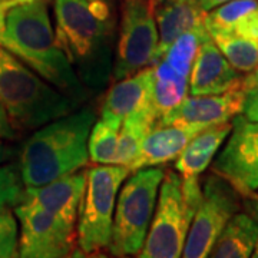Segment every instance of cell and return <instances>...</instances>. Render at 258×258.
Instances as JSON below:
<instances>
[{
	"label": "cell",
	"mask_w": 258,
	"mask_h": 258,
	"mask_svg": "<svg viewBox=\"0 0 258 258\" xmlns=\"http://www.w3.org/2000/svg\"><path fill=\"white\" fill-rule=\"evenodd\" d=\"M227 2H231V0H198V3L203 8L204 12H210V10L215 9V8L221 6Z\"/></svg>",
	"instance_id": "33"
},
{
	"label": "cell",
	"mask_w": 258,
	"mask_h": 258,
	"mask_svg": "<svg viewBox=\"0 0 258 258\" xmlns=\"http://www.w3.org/2000/svg\"><path fill=\"white\" fill-rule=\"evenodd\" d=\"M154 69L148 66L137 74L113 82L103 98L101 118L113 125H122V120L134 112L154 106Z\"/></svg>",
	"instance_id": "14"
},
{
	"label": "cell",
	"mask_w": 258,
	"mask_h": 258,
	"mask_svg": "<svg viewBox=\"0 0 258 258\" xmlns=\"http://www.w3.org/2000/svg\"><path fill=\"white\" fill-rule=\"evenodd\" d=\"M249 258H258V238L255 241V245H254V249H252V252H251V257Z\"/></svg>",
	"instance_id": "36"
},
{
	"label": "cell",
	"mask_w": 258,
	"mask_h": 258,
	"mask_svg": "<svg viewBox=\"0 0 258 258\" xmlns=\"http://www.w3.org/2000/svg\"><path fill=\"white\" fill-rule=\"evenodd\" d=\"M26 185L22 179L18 162L0 165V212L13 211L23 203Z\"/></svg>",
	"instance_id": "26"
},
{
	"label": "cell",
	"mask_w": 258,
	"mask_h": 258,
	"mask_svg": "<svg viewBox=\"0 0 258 258\" xmlns=\"http://www.w3.org/2000/svg\"><path fill=\"white\" fill-rule=\"evenodd\" d=\"M13 211L19 221L15 258H63L76 248V224L26 204Z\"/></svg>",
	"instance_id": "10"
},
{
	"label": "cell",
	"mask_w": 258,
	"mask_h": 258,
	"mask_svg": "<svg viewBox=\"0 0 258 258\" xmlns=\"http://www.w3.org/2000/svg\"><path fill=\"white\" fill-rule=\"evenodd\" d=\"M19 221L13 211L0 212V258H15L18 251Z\"/></svg>",
	"instance_id": "27"
},
{
	"label": "cell",
	"mask_w": 258,
	"mask_h": 258,
	"mask_svg": "<svg viewBox=\"0 0 258 258\" xmlns=\"http://www.w3.org/2000/svg\"><path fill=\"white\" fill-rule=\"evenodd\" d=\"M241 197L221 176L211 172L201 185V201L194 214L181 258H207L231 218L240 212Z\"/></svg>",
	"instance_id": "9"
},
{
	"label": "cell",
	"mask_w": 258,
	"mask_h": 258,
	"mask_svg": "<svg viewBox=\"0 0 258 258\" xmlns=\"http://www.w3.org/2000/svg\"><path fill=\"white\" fill-rule=\"evenodd\" d=\"M201 131V128L155 123L144 139L138 157L129 165V172L175 161L186 144Z\"/></svg>",
	"instance_id": "17"
},
{
	"label": "cell",
	"mask_w": 258,
	"mask_h": 258,
	"mask_svg": "<svg viewBox=\"0 0 258 258\" xmlns=\"http://www.w3.org/2000/svg\"><path fill=\"white\" fill-rule=\"evenodd\" d=\"M0 103L20 137L82 106L2 46Z\"/></svg>",
	"instance_id": "4"
},
{
	"label": "cell",
	"mask_w": 258,
	"mask_h": 258,
	"mask_svg": "<svg viewBox=\"0 0 258 258\" xmlns=\"http://www.w3.org/2000/svg\"><path fill=\"white\" fill-rule=\"evenodd\" d=\"M158 28L154 0H123L111 79L118 82L138 71L154 66Z\"/></svg>",
	"instance_id": "8"
},
{
	"label": "cell",
	"mask_w": 258,
	"mask_h": 258,
	"mask_svg": "<svg viewBox=\"0 0 258 258\" xmlns=\"http://www.w3.org/2000/svg\"><path fill=\"white\" fill-rule=\"evenodd\" d=\"M19 137L20 135L16 132V129L13 128L8 112L3 108V105L0 103V138L10 141V142H15V141H18Z\"/></svg>",
	"instance_id": "29"
},
{
	"label": "cell",
	"mask_w": 258,
	"mask_h": 258,
	"mask_svg": "<svg viewBox=\"0 0 258 258\" xmlns=\"http://www.w3.org/2000/svg\"><path fill=\"white\" fill-rule=\"evenodd\" d=\"M120 258H135L134 255H126V257H120Z\"/></svg>",
	"instance_id": "37"
},
{
	"label": "cell",
	"mask_w": 258,
	"mask_h": 258,
	"mask_svg": "<svg viewBox=\"0 0 258 258\" xmlns=\"http://www.w3.org/2000/svg\"><path fill=\"white\" fill-rule=\"evenodd\" d=\"M241 115L247 120L258 122V88L247 92Z\"/></svg>",
	"instance_id": "28"
},
{
	"label": "cell",
	"mask_w": 258,
	"mask_h": 258,
	"mask_svg": "<svg viewBox=\"0 0 258 258\" xmlns=\"http://www.w3.org/2000/svg\"><path fill=\"white\" fill-rule=\"evenodd\" d=\"M154 69V109L158 119L176 106L188 93V76L178 74L164 59L152 66Z\"/></svg>",
	"instance_id": "22"
},
{
	"label": "cell",
	"mask_w": 258,
	"mask_h": 258,
	"mask_svg": "<svg viewBox=\"0 0 258 258\" xmlns=\"http://www.w3.org/2000/svg\"><path fill=\"white\" fill-rule=\"evenodd\" d=\"M225 145L212 161V172L221 176L241 198L258 189V122L242 115L231 119Z\"/></svg>",
	"instance_id": "11"
},
{
	"label": "cell",
	"mask_w": 258,
	"mask_h": 258,
	"mask_svg": "<svg viewBox=\"0 0 258 258\" xmlns=\"http://www.w3.org/2000/svg\"><path fill=\"white\" fill-rule=\"evenodd\" d=\"M224 57L240 74L247 75L258 63V40L237 36L232 33H210Z\"/></svg>",
	"instance_id": "23"
},
{
	"label": "cell",
	"mask_w": 258,
	"mask_h": 258,
	"mask_svg": "<svg viewBox=\"0 0 258 258\" xmlns=\"http://www.w3.org/2000/svg\"><path fill=\"white\" fill-rule=\"evenodd\" d=\"M119 128L102 118L93 123L88 138V154L92 164L115 165Z\"/></svg>",
	"instance_id": "24"
},
{
	"label": "cell",
	"mask_w": 258,
	"mask_h": 258,
	"mask_svg": "<svg viewBox=\"0 0 258 258\" xmlns=\"http://www.w3.org/2000/svg\"><path fill=\"white\" fill-rule=\"evenodd\" d=\"M231 120L203 129L194 137L175 159V171L181 178H200L211 165L221 145L230 135Z\"/></svg>",
	"instance_id": "18"
},
{
	"label": "cell",
	"mask_w": 258,
	"mask_h": 258,
	"mask_svg": "<svg viewBox=\"0 0 258 258\" xmlns=\"http://www.w3.org/2000/svg\"><path fill=\"white\" fill-rule=\"evenodd\" d=\"M242 79L244 75L231 66L211 36L205 37L188 75L189 95L204 96L230 92L241 88Z\"/></svg>",
	"instance_id": "13"
},
{
	"label": "cell",
	"mask_w": 258,
	"mask_h": 258,
	"mask_svg": "<svg viewBox=\"0 0 258 258\" xmlns=\"http://www.w3.org/2000/svg\"><path fill=\"white\" fill-rule=\"evenodd\" d=\"M88 258H109L103 251H96L92 254H88Z\"/></svg>",
	"instance_id": "35"
},
{
	"label": "cell",
	"mask_w": 258,
	"mask_h": 258,
	"mask_svg": "<svg viewBox=\"0 0 258 258\" xmlns=\"http://www.w3.org/2000/svg\"><path fill=\"white\" fill-rule=\"evenodd\" d=\"M57 45L88 95L111 81L115 55V19L108 2L55 0Z\"/></svg>",
	"instance_id": "2"
},
{
	"label": "cell",
	"mask_w": 258,
	"mask_h": 258,
	"mask_svg": "<svg viewBox=\"0 0 258 258\" xmlns=\"http://www.w3.org/2000/svg\"><path fill=\"white\" fill-rule=\"evenodd\" d=\"M95 122L93 109L81 108L33 131L18 152L26 188L46 185L88 165V138Z\"/></svg>",
	"instance_id": "3"
},
{
	"label": "cell",
	"mask_w": 258,
	"mask_h": 258,
	"mask_svg": "<svg viewBox=\"0 0 258 258\" xmlns=\"http://www.w3.org/2000/svg\"><path fill=\"white\" fill-rule=\"evenodd\" d=\"M208 36L210 33L207 32L205 26L189 30L184 35H181L168 47L162 59L166 63L171 64L178 74L188 76L195 60V56L198 53V49L201 46L204 39Z\"/></svg>",
	"instance_id": "25"
},
{
	"label": "cell",
	"mask_w": 258,
	"mask_h": 258,
	"mask_svg": "<svg viewBox=\"0 0 258 258\" xmlns=\"http://www.w3.org/2000/svg\"><path fill=\"white\" fill-rule=\"evenodd\" d=\"M85 186V172L82 169L57 178L36 188H26L22 204L50 212L68 222L76 224L79 203Z\"/></svg>",
	"instance_id": "15"
},
{
	"label": "cell",
	"mask_w": 258,
	"mask_h": 258,
	"mask_svg": "<svg viewBox=\"0 0 258 258\" xmlns=\"http://www.w3.org/2000/svg\"><path fill=\"white\" fill-rule=\"evenodd\" d=\"M16 155H18V152L13 148L12 142L0 138V165L2 164H6V162H10Z\"/></svg>",
	"instance_id": "31"
},
{
	"label": "cell",
	"mask_w": 258,
	"mask_h": 258,
	"mask_svg": "<svg viewBox=\"0 0 258 258\" xmlns=\"http://www.w3.org/2000/svg\"><path fill=\"white\" fill-rule=\"evenodd\" d=\"M198 205L200 201L185 198L181 175L175 171H165L155 212L138 258H181Z\"/></svg>",
	"instance_id": "7"
},
{
	"label": "cell",
	"mask_w": 258,
	"mask_h": 258,
	"mask_svg": "<svg viewBox=\"0 0 258 258\" xmlns=\"http://www.w3.org/2000/svg\"><path fill=\"white\" fill-rule=\"evenodd\" d=\"M0 46L83 105L89 95L57 45L47 0H0Z\"/></svg>",
	"instance_id": "1"
},
{
	"label": "cell",
	"mask_w": 258,
	"mask_h": 258,
	"mask_svg": "<svg viewBox=\"0 0 258 258\" xmlns=\"http://www.w3.org/2000/svg\"><path fill=\"white\" fill-rule=\"evenodd\" d=\"M258 238V225L237 212L224 228L207 258H249Z\"/></svg>",
	"instance_id": "20"
},
{
	"label": "cell",
	"mask_w": 258,
	"mask_h": 258,
	"mask_svg": "<svg viewBox=\"0 0 258 258\" xmlns=\"http://www.w3.org/2000/svg\"><path fill=\"white\" fill-rule=\"evenodd\" d=\"M129 174L128 168L122 165H93L85 171L76 218V240L85 254L109 247L116 198Z\"/></svg>",
	"instance_id": "6"
},
{
	"label": "cell",
	"mask_w": 258,
	"mask_h": 258,
	"mask_svg": "<svg viewBox=\"0 0 258 258\" xmlns=\"http://www.w3.org/2000/svg\"><path fill=\"white\" fill-rule=\"evenodd\" d=\"M247 92L238 88L221 95L185 96L172 109L165 112L157 123L205 129L212 125L230 122L240 115Z\"/></svg>",
	"instance_id": "12"
},
{
	"label": "cell",
	"mask_w": 258,
	"mask_h": 258,
	"mask_svg": "<svg viewBox=\"0 0 258 258\" xmlns=\"http://www.w3.org/2000/svg\"><path fill=\"white\" fill-rule=\"evenodd\" d=\"M158 116L154 106L134 112L122 120L118 134V149L115 165L129 168V165L138 157L139 149L149 131L157 123Z\"/></svg>",
	"instance_id": "21"
},
{
	"label": "cell",
	"mask_w": 258,
	"mask_h": 258,
	"mask_svg": "<svg viewBox=\"0 0 258 258\" xmlns=\"http://www.w3.org/2000/svg\"><path fill=\"white\" fill-rule=\"evenodd\" d=\"M241 208L258 225V189L241 198Z\"/></svg>",
	"instance_id": "30"
},
{
	"label": "cell",
	"mask_w": 258,
	"mask_h": 258,
	"mask_svg": "<svg viewBox=\"0 0 258 258\" xmlns=\"http://www.w3.org/2000/svg\"><path fill=\"white\" fill-rule=\"evenodd\" d=\"M205 15L207 12H204L198 0H154V16L158 28L155 63L181 35L205 26Z\"/></svg>",
	"instance_id": "16"
},
{
	"label": "cell",
	"mask_w": 258,
	"mask_h": 258,
	"mask_svg": "<svg viewBox=\"0 0 258 258\" xmlns=\"http://www.w3.org/2000/svg\"><path fill=\"white\" fill-rule=\"evenodd\" d=\"M208 33H232L258 40V0H231L207 12Z\"/></svg>",
	"instance_id": "19"
},
{
	"label": "cell",
	"mask_w": 258,
	"mask_h": 258,
	"mask_svg": "<svg viewBox=\"0 0 258 258\" xmlns=\"http://www.w3.org/2000/svg\"><path fill=\"white\" fill-rule=\"evenodd\" d=\"M241 88H242L245 92H248V91H251V89H255V88H258V63L252 72H249V74H247L245 76H244Z\"/></svg>",
	"instance_id": "32"
},
{
	"label": "cell",
	"mask_w": 258,
	"mask_h": 258,
	"mask_svg": "<svg viewBox=\"0 0 258 258\" xmlns=\"http://www.w3.org/2000/svg\"><path fill=\"white\" fill-rule=\"evenodd\" d=\"M102 2H108V3H109V2H111V0H102Z\"/></svg>",
	"instance_id": "38"
},
{
	"label": "cell",
	"mask_w": 258,
	"mask_h": 258,
	"mask_svg": "<svg viewBox=\"0 0 258 258\" xmlns=\"http://www.w3.org/2000/svg\"><path fill=\"white\" fill-rule=\"evenodd\" d=\"M63 258H88V254H85L81 248H75L71 254H68Z\"/></svg>",
	"instance_id": "34"
},
{
	"label": "cell",
	"mask_w": 258,
	"mask_h": 258,
	"mask_svg": "<svg viewBox=\"0 0 258 258\" xmlns=\"http://www.w3.org/2000/svg\"><path fill=\"white\" fill-rule=\"evenodd\" d=\"M165 175L161 166L134 171L120 185L112 222V257L138 255L157 207L159 186Z\"/></svg>",
	"instance_id": "5"
}]
</instances>
